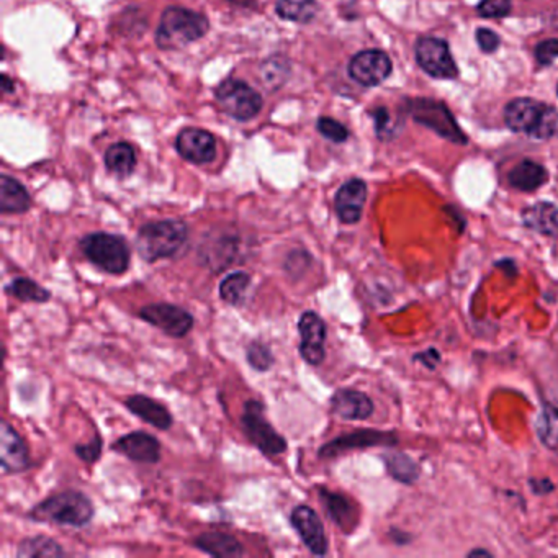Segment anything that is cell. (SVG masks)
<instances>
[{
    "label": "cell",
    "mask_w": 558,
    "mask_h": 558,
    "mask_svg": "<svg viewBox=\"0 0 558 558\" xmlns=\"http://www.w3.org/2000/svg\"><path fill=\"white\" fill-rule=\"evenodd\" d=\"M0 465L4 473H20L30 467L25 441L7 421H4L0 428Z\"/></svg>",
    "instance_id": "cell-17"
},
{
    "label": "cell",
    "mask_w": 558,
    "mask_h": 558,
    "mask_svg": "<svg viewBox=\"0 0 558 558\" xmlns=\"http://www.w3.org/2000/svg\"><path fill=\"white\" fill-rule=\"evenodd\" d=\"M535 60L541 66H550L558 60V40H545L535 46Z\"/></svg>",
    "instance_id": "cell-37"
},
{
    "label": "cell",
    "mask_w": 558,
    "mask_h": 558,
    "mask_svg": "<svg viewBox=\"0 0 558 558\" xmlns=\"http://www.w3.org/2000/svg\"><path fill=\"white\" fill-rule=\"evenodd\" d=\"M505 123L509 130L535 140L558 136V110L527 97L515 98L505 107Z\"/></svg>",
    "instance_id": "cell-1"
},
{
    "label": "cell",
    "mask_w": 558,
    "mask_h": 558,
    "mask_svg": "<svg viewBox=\"0 0 558 558\" xmlns=\"http://www.w3.org/2000/svg\"><path fill=\"white\" fill-rule=\"evenodd\" d=\"M246 358H247V364L257 372H267L274 366L272 350L261 340H254L249 344L247 352H246Z\"/></svg>",
    "instance_id": "cell-34"
},
{
    "label": "cell",
    "mask_w": 558,
    "mask_h": 558,
    "mask_svg": "<svg viewBox=\"0 0 558 558\" xmlns=\"http://www.w3.org/2000/svg\"><path fill=\"white\" fill-rule=\"evenodd\" d=\"M393 64L390 56L380 50L360 51L350 60L349 76L364 88H376L390 78Z\"/></svg>",
    "instance_id": "cell-11"
},
{
    "label": "cell",
    "mask_w": 558,
    "mask_h": 558,
    "mask_svg": "<svg viewBox=\"0 0 558 558\" xmlns=\"http://www.w3.org/2000/svg\"><path fill=\"white\" fill-rule=\"evenodd\" d=\"M112 449L118 454L125 455L133 462L157 463L161 460V444L156 437L148 432H130L126 436L120 437Z\"/></svg>",
    "instance_id": "cell-18"
},
{
    "label": "cell",
    "mask_w": 558,
    "mask_h": 558,
    "mask_svg": "<svg viewBox=\"0 0 558 558\" xmlns=\"http://www.w3.org/2000/svg\"><path fill=\"white\" fill-rule=\"evenodd\" d=\"M390 539H392L396 545H406V544H410L411 542V535L408 533H405V531L392 529V531H390Z\"/></svg>",
    "instance_id": "cell-43"
},
{
    "label": "cell",
    "mask_w": 558,
    "mask_h": 558,
    "mask_svg": "<svg viewBox=\"0 0 558 558\" xmlns=\"http://www.w3.org/2000/svg\"><path fill=\"white\" fill-rule=\"evenodd\" d=\"M331 411L346 421H366L374 414L376 406L366 393L340 388L331 396Z\"/></svg>",
    "instance_id": "cell-19"
},
{
    "label": "cell",
    "mask_w": 558,
    "mask_h": 558,
    "mask_svg": "<svg viewBox=\"0 0 558 558\" xmlns=\"http://www.w3.org/2000/svg\"><path fill=\"white\" fill-rule=\"evenodd\" d=\"M413 360H414V362H421V364L426 367V368H429V370H434V368L441 364V352L434 349V348H429V349L424 350V352L416 354V356L413 358Z\"/></svg>",
    "instance_id": "cell-40"
},
{
    "label": "cell",
    "mask_w": 558,
    "mask_h": 558,
    "mask_svg": "<svg viewBox=\"0 0 558 558\" xmlns=\"http://www.w3.org/2000/svg\"><path fill=\"white\" fill-rule=\"evenodd\" d=\"M406 110L414 122L434 131L444 140L459 146H465L469 143V138L455 122L454 115L442 102L432 98H411L406 102Z\"/></svg>",
    "instance_id": "cell-6"
},
{
    "label": "cell",
    "mask_w": 558,
    "mask_h": 558,
    "mask_svg": "<svg viewBox=\"0 0 558 558\" xmlns=\"http://www.w3.org/2000/svg\"><path fill=\"white\" fill-rule=\"evenodd\" d=\"M384 462L388 475L400 483L413 485L419 479L418 463L414 462L410 455L403 454V452L386 454L384 457Z\"/></svg>",
    "instance_id": "cell-28"
},
{
    "label": "cell",
    "mask_w": 558,
    "mask_h": 558,
    "mask_svg": "<svg viewBox=\"0 0 558 558\" xmlns=\"http://www.w3.org/2000/svg\"><path fill=\"white\" fill-rule=\"evenodd\" d=\"M217 102L237 122L253 120L262 110V97L239 79H228L217 88Z\"/></svg>",
    "instance_id": "cell-8"
},
{
    "label": "cell",
    "mask_w": 558,
    "mask_h": 558,
    "mask_svg": "<svg viewBox=\"0 0 558 558\" xmlns=\"http://www.w3.org/2000/svg\"><path fill=\"white\" fill-rule=\"evenodd\" d=\"M475 38H477V43L483 52H495L501 44V38L488 28H479L477 33H475Z\"/></svg>",
    "instance_id": "cell-38"
},
{
    "label": "cell",
    "mask_w": 558,
    "mask_h": 558,
    "mask_svg": "<svg viewBox=\"0 0 558 558\" xmlns=\"http://www.w3.org/2000/svg\"><path fill=\"white\" fill-rule=\"evenodd\" d=\"M125 406L135 414L138 416L141 421L148 423L153 428L161 429V431H167V429L172 426L174 419L172 414L167 411L164 405L144 396V395H133L128 396Z\"/></svg>",
    "instance_id": "cell-21"
},
{
    "label": "cell",
    "mask_w": 558,
    "mask_h": 558,
    "mask_svg": "<svg viewBox=\"0 0 558 558\" xmlns=\"http://www.w3.org/2000/svg\"><path fill=\"white\" fill-rule=\"evenodd\" d=\"M521 219H523L524 227L537 235L549 236V237L558 236V207L555 203L537 201L524 209Z\"/></svg>",
    "instance_id": "cell-22"
},
{
    "label": "cell",
    "mask_w": 558,
    "mask_h": 558,
    "mask_svg": "<svg viewBox=\"0 0 558 558\" xmlns=\"http://www.w3.org/2000/svg\"><path fill=\"white\" fill-rule=\"evenodd\" d=\"M195 547L209 553L211 557H243L245 549L241 542L233 535L225 533H205L199 535L195 541Z\"/></svg>",
    "instance_id": "cell-25"
},
{
    "label": "cell",
    "mask_w": 558,
    "mask_h": 558,
    "mask_svg": "<svg viewBox=\"0 0 558 558\" xmlns=\"http://www.w3.org/2000/svg\"><path fill=\"white\" fill-rule=\"evenodd\" d=\"M189 239V228L181 219L153 221L140 228L136 249L141 259L156 262L174 257Z\"/></svg>",
    "instance_id": "cell-2"
},
{
    "label": "cell",
    "mask_w": 558,
    "mask_h": 558,
    "mask_svg": "<svg viewBox=\"0 0 558 558\" xmlns=\"http://www.w3.org/2000/svg\"><path fill=\"white\" fill-rule=\"evenodd\" d=\"M396 444H398V437L395 436L393 432L358 431V432H352V434L336 437L331 442L324 444L320 449V457L321 459H331V457L349 452L354 449H367V447H378V445L393 447Z\"/></svg>",
    "instance_id": "cell-14"
},
{
    "label": "cell",
    "mask_w": 558,
    "mask_h": 558,
    "mask_svg": "<svg viewBox=\"0 0 558 558\" xmlns=\"http://www.w3.org/2000/svg\"><path fill=\"white\" fill-rule=\"evenodd\" d=\"M140 318L157 330H161L166 336H171L175 339L185 338L189 332L192 331L193 324H195L192 314L181 306L171 305V303H153V305L143 306L140 310Z\"/></svg>",
    "instance_id": "cell-10"
},
{
    "label": "cell",
    "mask_w": 558,
    "mask_h": 558,
    "mask_svg": "<svg viewBox=\"0 0 558 558\" xmlns=\"http://www.w3.org/2000/svg\"><path fill=\"white\" fill-rule=\"evenodd\" d=\"M105 166L118 175V177H128L136 167V153L130 143H115L105 153Z\"/></svg>",
    "instance_id": "cell-26"
},
{
    "label": "cell",
    "mask_w": 558,
    "mask_h": 558,
    "mask_svg": "<svg viewBox=\"0 0 558 558\" xmlns=\"http://www.w3.org/2000/svg\"><path fill=\"white\" fill-rule=\"evenodd\" d=\"M32 199L25 187L10 175L0 177V211L4 215H20L30 209Z\"/></svg>",
    "instance_id": "cell-24"
},
{
    "label": "cell",
    "mask_w": 558,
    "mask_h": 558,
    "mask_svg": "<svg viewBox=\"0 0 558 558\" xmlns=\"http://www.w3.org/2000/svg\"><path fill=\"white\" fill-rule=\"evenodd\" d=\"M535 432L550 451H558V408L547 402H542L541 413L535 421Z\"/></svg>",
    "instance_id": "cell-27"
},
{
    "label": "cell",
    "mask_w": 558,
    "mask_h": 558,
    "mask_svg": "<svg viewBox=\"0 0 558 558\" xmlns=\"http://www.w3.org/2000/svg\"><path fill=\"white\" fill-rule=\"evenodd\" d=\"M290 523L312 553L318 557L328 553V539L324 534L323 523L312 507L305 505L295 507L290 515Z\"/></svg>",
    "instance_id": "cell-13"
},
{
    "label": "cell",
    "mask_w": 558,
    "mask_h": 558,
    "mask_svg": "<svg viewBox=\"0 0 558 558\" xmlns=\"http://www.w3.org/2000/svg\"><path fill=\"white\" fill-rule=\"evenodd\" d=\"M241 426L249 442L257 447L262 454L279 455L287 451L285 439L272 428L271 423L265 418V406L261 402H246Z\"/></svg>",
    "instance_id": "cell-7"
},
{
    "label": "cell",
    "mask_w": 558,
    "mask_h": 558,
    "mask_svg": "<svg viewBox=\"0 0 558 558\" xmlns=\"http://www.w3.org/2000/svg\"><path fill=\"white\" fill-rule=\"evenodd\" d=\"M467 557L471 558V557H493V553H491V552H489V550H485V549H475V550H471V552H469V555H467Z\"/></svg>",
    "instance_id": "cell-44"
},
{
    "label": "cell",
    "mask_w": 558,
    "mask_h": 558,
    "mask_svg": "<svg viewBox=\"0 0 558 558\" xmlns=\"http://www.w3.org/2000/svg\"><path fill=\"white\" fill-rule=\"evenodd\" d=\"M316 126L324 138L332 141V143H344L349 138V130L342 123L334 120V118H330V116H321Z\"/></svg>",
    "instance_id": "cell-35"
},
{
    "label": "cell",
    "mask_w": 558,
    "mask_h": 558,
    "mask_svg": "<svg viewBox=\"0 0 558 558\" xmlns=\"http://www.w3.org/2000/svg\"><path fill=\"white\" fill-rule=\"evenodd\" d=\"M367 200V183L362 179H350L340 185L334 197V209L344 225H356L362 219Z\"/></svg>",
    "instance_id": "cell-16"
},
{
    "label": "cell",
    "mask_w": 558,
    "mask_h": 558,
    "mask_svg": "<svg viewBox=\"0 0 558 558\" xmlns=\"http://www.w3.org/2000/svg\"><path fill=\"white\" fill-rule=\"evenodd\" d=\"M529 487L534 491V495L542 497V495H550L555 485L550 481V479H529Z\"/></svg>",
    "instance_id": "cell-41"
},
{
    "label": "cell",
    "mask_w": 558,
    "mask_h": 558,
    "mask_svg": "<svg viewBox=\"0 0 558 558\" xmlns=\"http://www.w3.org/2000/svg\"><path fill=\"white\" fill-rule=\"evenodd\" d=\"M2 84H4L2 88H4V92H5V94H10V92L14 90V88H10V79L7 78V76H4V80H2Z\"/></svg>",
    "instance_id": "cell-46"
},
{
    "label": "cell",
    "mask_w": 558,
    "mask_h": 558,
    "mask_svg": "<svg viewBox=\"0 0 558 558\" xmlns=\"http://www.w3.org/2000/svg\"><path fill=\"white\" fill-rule=\"evenodd\" d=\"M511 9V0H481L477 12L483 18H503L509 15Z\"/></svg>",
    "instance_id": "cell-36"
},
{
    "label": "cell",
    "mask_w": 558,
    "mask_h": 558,
    "mask_svg": "<svg viewBox=\"0 0 558 558\" xmlns=\"http://www.w3.org/2000/svg\"><path fill=\"white\" fill-rule=\"evenodd\" d=\"M76 454L79 459H82L86 463H94L98 460V457L102 454V441L96 437L92 442L88 445H76Z\"/></svg>",
    "instance_id": "cell-39"
},
{
    "label": "cell",
    "mask_w": 558,
    "mask_h": 558,
    "mask_svg": "<svg viewBox=\"0 0 558 558\" xmlns=\"http://www.w3.org/2000/svg\"><path fill=\"white\" fill-rule=\"evenodd\" d=\"M209 23L201 14L182 7L164 10L156 32V44L161 50L174 51L207 35Z\"/></svg>",
    "instance_id": "cell-4"
},
{
    "label": "cell",
    "mask_w": 558,
    "mask_h": 558,
    "mask_svg": "<svg viewBox=\"0 0 558 558\" xmlns=\"http://www.w3.org/2000/svg\"><path fill=\"white\" fill-rule=\"evenodd\" d=\"M251 285V275L246 272H233L219 284V298L228 305H241L246 290Z\"/></svg>",
    "instance_id": "cell-32"
},
{
    "label": "cell",
    "mask_w": 558,
    "mask_h": 558,
    "mask_svg": "<svg viewBox=\"0 0 558 558\" xmlns=\"http://www.w3.org/2000/svg\"><path fill=\"white\" fill-rule=\"evenodd\" d=\"M94 517V503L80 491H62L38 503L28 519L35 523L60 524L70 527H84Z\"/></svg>",
    "instance_id": "cell-3"
},
{
    "label": "cell",
    "mask_w": 558,
    "mask_h": 558,
    "mask_svg": "<svg viewBox=\"0 0 558 558\" xmlns=\"http://www.w3.org/2000/svg\"><path fill=\"white\" fill-rule=\"evenodd\" d=\"M62 555H64V550L61 549V545L50 537H44V535H36V537L25 539V541L20 542L17 549V557L20 558H56L62 557Z\"/></svg>",
    "instance_id": "cell-31"
},
{
    "label": "cell",
    "mask_w": 558,
    "mask_h": 558,
    "mask_svg": "<svg viewBox=\"0 0 558 558\" xmlns=\"http://www.w3.org/2000/svg\"><path fill=\"white\" fill-rule=\"evenodd\" d=\"M414 52L421 70L431 78L452 80L459 76L457 64L451 54L449 44L444 40L434 36L419 38L418 43L414 46Z\"/></svg>",
    "instance_id": "cell-9"
},
{
    "label": "cell",
    "mask_w": 558,
    "mask_h": 558,
    "mask_svg": "<svg viewBox=\"0 0 558 558\" xmlns=\"http://www.w3.org/2000/svg\"><path fill=\"white\" fill-rule=\"evenodd\" d=\"M298 334H300V356L310 366H321L326 358V336L328 330L323 318L314 312H305L298 320Z\"/></svg>",
    "instance_id": "cell-12"
},
{
    "label": "cell",
    "mask_w": 558,
    "mask_h": 558,
    "mask_svg": "<svg viewBox=\"0 0 558 558\" xmlns=\"http://www.w3.org/2000/svg\"><path fill=\"white\" fill-rule=\"evenodd\" d=\"M320 499L326 515L344 534H352L358 525V511L349 498L330 489H320Z\"/></svg>",
    "instance_id": "cell-20"
},
{
    "label": "cell",
    "mask_w": 558,
    "mask_h": 558,
    "mask_svg": "<svg viewBox=\"0 0 558 558\" xmlns=\"http://www.w3.org/2000/svg\"><path fill=\"white\" fill-rule=\"evenodd\" d=\"M288 61L282 56H274L269 61L264 62L261 68L264 82L271 88H279L288 74Z\"/></svg>",
    "instance_id": "cell-33"
},
{
    "label": "cell",
    "mask_w": 558,
    "mask_h": 558,
    "mask_svg": "<svg viewBox=\"0 0 558 558\" xmlns=\"http://www.w3.org/2000/svg\"><path fill=\"white\" fill-rule=\"evenodd\" d=\"M5 292L20 302H32V303H46L51 300V292L48 288L42 287L35 280L28 277H17L12 280L5 287Z\"/></svg>",
    "instance_id": "cell-29"
},
{
    "label": "cell",
    "mask_w": 558,
    "mask_h": 558,
    "mask_svg": "<svg viewBox=\"0 0 558 558\" xmlns=\"http://www.w3.org/2000/svg\"><path fill=\"white\" fill-rule=\"evenodd\" d=\"M179 154L192 164H207L217 156V140L207 130L185 128L175 140Z\"/></svg>",
    "instance_id": "cell-15"
},
{
    "label": "cell",
    "mask_w": 558,
    "mask_h": 558,
    "mask_svg": "<svg viewBox=\"0 0 558 558\" xmlns=\"http://www.w3.org/2000/svg\"><path fill=\"white\" fill-rule=\"evenodd\" d=\"M229 4H235V5H239V7H249V5H253L254 0H228Z\"/></svg>",
    "instance_id": "cell-45"
},
{
    "label": "cell",
    "mask_w": 558,
    "mask_h": 558,
    "mask_svg": "<svg viewBox=\"0 0 558 558\" xmlns=\"http://www.w3.org/2000/svg\"><path fill=\"white\" fill-rule=\"evenodd\" d=\"M507 181L519 192H534L549 182V172L539 163L524 159L509 172Z\"/></svg>",
    "instance_id": "cell-23"
},
{
    "label": "cell",
    "mask_w": 558,
    "mask_h": 558,
    "mask_svg": "<svg viewBox=\"0 0 558 558\" xmlns=\"http://www.w3.org/2000/svg\"><path fill=\"white\" fill-rule=\"evenodd\" d=\"M82 254L100 271L122 275L130 267V247L122 236L92 233L79 243Z\"/></svg>",
    "instance_id": "cell-5"
},
{
    "label": "cell",
    "mask_w": 558,
    "mask_h": 558,
    "mask_svg": "<svg viewBox=\"0 0 558 558\" xmlns=\"http://www.w3.org/2000/svg\"><path fill=\"white\" fill-rule=\"evenodd\" d=\"M277 14L280 18L295 22V23H310L318 14L316 0H279Z\"/></svg>",
    "instance_id": "cell-30"
},
{
    "label": "cell",
    "mask_w": 558,
    "mask_h": 558,
    "mask_svg": "<svg viewBox=\"0 0 558 558\" xmlns=\"http://www.w3.org/2000/svg\"><path fill=\"white\" fill-rule=\"evenodd\" d=\"M557 94H558V88H557Z\"/></svg>",
    "instance_id": "cell-47"
},
{
    "label": "cell",
    "mask_w": 558,
    "mask_h": 558,
    "mask_svg": "<svg viewBox=\"0 0 558 558\" xmlns=\"http://www.w3.org/2000/svg\"><path fill=\"white\" fill-rule=\"evenodd\" d=\"M374 118H376V130L378 138H385L386 126H388V123H390L388 110H385V108H377L376 112H374Z\"/></svg>",
    "instance_id": "cell-42"
}]
</instances>
